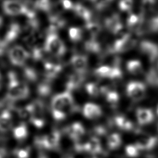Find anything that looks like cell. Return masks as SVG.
<instances>
[{
    "mask_svg": "<svg viewBox=\"0 0 158 158\" xmlns=\"http://www.w3.org/2000/svg\"><path fill=\"white\" fill-rule=\"evenodd\" d=\"M76 109L74 99L71 91L65 90L55 95L51 103V110L52 117L57 121L67 118Z\"/></svg>",
    "mask_w": 158,
    "mask_h": 158,
    "instance_id": "obj_1",
    "label": "cell"
},
{
    "mask_svg": "<svg viewBox=\"0 0 158 158\" xmlns=\"http://www.w3.org/2000/svg\"><path fill=\"white\" fill-rule=\"evenodd\" d=\"M8 85L6 98L11 101L26 99L30 94V88L28 85L20 81L17 75L9 72L7 75Z\"/></svg>",
    "mask_w": 158,
    "mask_h": 158,
    "instance_id": "obj_2",
    "label": "cell"
},
{
    "mask_svg": "<svg viewBox=\"0 0 158 158\" xmlns=\"http://www.w3.org/2000/svg\"><path fill=\"white\" fill-rule=\"evenodd\" d=\"M6 54L10 64L15 67H23L31 57L30 51L19 44H12Z\"/></svg>",
    "mask_w": 158,
    "mask_h": 158,
    "instance_id": "obj_3",
    "label": "cell"
},
{
    "mask_svg": "<svg viewBox=\"0 0 158 158\" xmlns=\"http://www.w3.org/2000/svg\"><path fill=\"white\" fill-rule=\"evenodd\" d=\"M44 49L54 56L60 57L66 51V46L56 32H48L44 43Z\"/></svg>",
    "mask_w": 158,
    "mask_h": 158,
    "instance_id": "obj_4",
    "label": "cell"
},
{
    "mask_svg": "<svg viewBox=\"0 0 158 158\" xmlns=\"http://www.w3.org/2000/svg\"><path fill=\"white\" fill-rule=\"evenodd\" d=\"M1 9L5 15L16 17L25 15L28 7L21 0H2L1 2Z\"/></svg>",
    "mask_w": 158,
    "mask_h": 158,
    "instance_id": "obj_5",
    "label": "cell"
},
{
    "mask_svg": "<svg viewBox=\"0 0 158 158\" xmlns=\"http://www.w3.org/2000/svg\"><path fill=\"white\" fill-rule=\"evenodd\" d=\"M61 133L59 131L52 130L47 135L36 138L35 143L36 146L46 149H55L60 144Z\"/></svg>",
    "mask_w": 158,
    "mask_h": 158,
    "instance_id": "obj_6",
    "label": "cell"
},
{
    "mask_svg": "<svg viewBox=\"0 0 158 158\" xmlns=\"http://www.w3.org/2000/svg\"><path fill=\"white\" fill-rule=\"evenodd\" d=\"M136 40L129 33H124L117 39L110 48L113 53H123L131 49L136 44Z\"/></svg>",
    "mask_w": 158,
    "mask_h": 158,
    "instance_id": "obj_7",
    "label": "cell"
},
{
    "mask_svg": "<svg viewBox=\"0 0 158 158\" xmlns=\"http://www.w3.org/2000/svg\"><path fill=\"white\" fill-rule=\"evenodd\" d=\"M146 88L145 85L139 81H131L126 86L128 97L134 102L140 101L145 97Z\"/></svg>",
    "mask_w": 158,
    "mask_h": 158,
    "instance_id": "obj_8",
    "label": "cell"
},
{
    "mask_svg": "<svg viewBox=\"0 0 158 158\" xmlns=\"http://www.w3.org/2000/svg\"><path fill=\"white\" fill-rule=\"evenodd\" d=\"M65 132L71 139L76 142L85 135L86 130L81 123L75 122L66 127Z\"/></svg>",
    "mask_w": 158,
    "mask_h": 158,
    "instance_id": "obj_9",
    "label": "cell"
},
{
    "mask_svg": "<svg viewBox=\"0 0 158 158\" xmlns=\"http://www.w3.org/2000/svg\"><path fill=\"white\" fill-rule=\"evenodd\" d=\"M139 49L151 61H154L158 58V46L153 42L147 40L142 41L139 43Z\"/></svg>",
    "mask_w": 158,
    "mask_h": 158,
    "instance_id": "obj_10",
    "label": "cell"
},
{
    "mask_svg": "<svg viewBox=\"0 0 158 158\" xmlns=\"http://www.w3.org/2000/svg\"><path fill=\"white\" fill-rule=\"evenodd\" d=\"M83 116L89 120H94L99 118L102 114L101 106L93 102H87L82 107Z\"/></svg>",
    "mask_w": 158,
    "mask_h": 158,
    "instance_id": "obj_11",
    "label": "cell"
},
{
    "mask_svg": "<svg viewBox=\"0 0 158 158\" xmlns=\"http://www.w3.org/2000/svg\"><path fill=\"white\" fill-rule=\"evenodd\" d=\"M106 28L112 33L120 34L123 29V23L118 15L113 14L107 17L105 20Z\"/></svg>",
    "mask_w": 158,
    "mask_h": 158,
    "instance_id": "obj_12",
    "label": "cell"
},
{
    "mask_svg": "<svg viewBox=\"0 0 158 158\" xmlns=\"http://www.w3.org/2000/svg\"><path fill=\"white\" fill-rule=\"evenodd\" d=\"M157 143L156 137L148 134L141 135L138 138L135 144L137 147L142 151H148L153 148Z\"/></svg>",
    "mask_w": 158,
    "mask_h": 158,
    "instance_id": "obj_13",
    "label": "cell"
},
{
    "mask_svg": "<svg viewBox=\"0 0 158 158\" xmlns=\"http://www.w3.org/2000/svg\"><path fill=\"white\" fill-rule=\"evenodd\" d=\"M71 65L75 72L85 73L88 67L87 57L82 54L73 55L70 60Z\"/></svg>",
    "mask_w": 158,
    "mask_h": 158,
    "instance_id": "obj_14",
    "label": "cell"
},
{
    "mask_svg": "<svg viewBox=\"0 0 158 158\" xmlns=\"http://www.w3.org/2000/svg\"><path fill=\"white\" fill-rule=\"evenodd\" d=\"M60 64L51 62H46L44 64V72L46 80L50 81L55 78L62 70Z\"/></svg>",
    "mask_w": 158,
    "mask_h": 158,
    "instance_id": "obj_15",
    "label": "cell"
},
{
    "mask_svg": "<svg viewBox=\"0 0 158 158\" xmlns=\"http://www.w3.org/2000/svg\"><path fill=\"white\" fill-rule=\"evenodd\" d=\"M21 33V27L17 23H12L6 30L3 40L9 45L14 42Z\"/></svg>",
    "mask_w": 158,
    "mask_h": 158,
    "instance_id": "obj_16",
    "label": "cell"
},
{
    "mask_svg": "<svg viewBox=\"0 0 158 158\" xmlns=\"http://www.w3.org/2000/svg\"><path fill=\"white\" fill-rule=\"evenodd\" d=\"M113 122L117 128L123 131H131L135 129V126L132 121L122 114L115 115L114 118Z\"/></svg>",
    "mask_w": 158,
    "mask_h": 158,
    "instance_id": "obj_17",
    "label": "cell"
},
{
    "mask_svg": "<svg viewBox=\"0 0 158 158\" xmlns=\"http://www.w3.org/2000/svg\"><path fill=\"white\" fill-rule=\"evenodd\" d=\"M136 117L139 125H145L153 120L154 114L150 109L140 107L136 110Z\"/></svg>",
    "mask_w": 158,
    "mask_h": 158,
    "instance_id": "obj_18",
    "label": "cell"
},
{
    "mask_svg": "<svg viewBox=\"0 0 158 158\" xmlns=\"http://www.w3.org/2000/svg\"><path fill=\"white\" fill-rule=\"evenodd\" d=\"M144 22V15H137L131 13L127 19V25L129 29L134 31H139Z\"/></svg>",
    "mask_w": 158,
    "mask_h": 158,
    "instance_id": "obj_19",
    "label": "cell"
},
{
    "mask_svg": "<svg viewBox=\"0 0 158 158\" xmlns=\"http://www.w3.org/2000/svg\"><path fill=\"white\" fill-rule=\"evenodd\" d=\"M101 94L104 96L106 101L111 106H115L120 100L118 93L109 86L101 87Z\"/></svg>",
    "mask_w": 158,
    "mask_h": 158,
    "instance_id": "obj_20",
    "label": "cell"
},
{
    "mask_svg": "<svg viewBox=\"0 0 158 158\" xmlns=\"http://www.w3.org/2000/svg\"><path fill=\"white\" fill-rule=\"evenodd\" d=\"M85 79V73L75 72V73L69 77L66 81V90L71 91L78 88Z\"/></svg>",
    "mask_w": 158,
    "mask_h": 158,
    "instance_id": "obj_21",
    "label": "cell"
},
{
    "mask_svg": "<svg viewBox=\"0 0 158 158\" xmlns=\"http://www.w3.org/2000/svg\"><path fill=\"white\" fill-rule=\"evenodd\" d=\"M12 127V119L8 110H4L0 115V131L6 132Z\"/></svg>",
    "mask_w": 158,
    "mask_h": 158,
    "instance_id": "obj_22",
    "label": "cell"
},
{
    "mask_svg": "<svg viewBox=\"0 0 158 158\" xmlns=\"http://www.w3.org/2000/svg\"><path fill=\"white\" fill-rule=\"evenodd\" d=\"M73 11H74L78 17L84 20L85 22L92 20V13L91 10L80 3H75Z\"/></svg>",
    "mask_w": 158,
    "mask_h": 158,
    "instance_id": "obj_23",
    "label": "cell"
},
{
    "mask_svg": "<svg viewBox=\"0 0 158 158\" xmlns=\"http://www.w3.org/2000/svg\"><path fill=\"white\" fill-rule=\"evenodd\" d=\"M122 143L121 135L118 133H112L110 134L106 139V145L110 150L117 149Z\"/></svg>",
    "mask_w": 158,
    "mask_h": 158,
    "instance_id": "obj_24",
    "label": "cell"
},
{
    "mask_svg": "<svg viewBox=\"0 0 158 158\" xmlns=\"http://www.w3.org/2000/svg\"><path fill=\"white\" fill-rule=\"evenodd\" d=\"M127 71L134 75H138L143 72V67L140 60L132 59L128 60L126 64Z\"/></svg>",
    "mask_w": 158,
    "mask_h": 158,
    "instance_id": "obj_25",
    "label": "cell"
},
{
    "mask_svg": "<svg viewBox=\"0 0 158 158\" xmlns=\"http://www.w3.org/2000/svg\"><path fill=\"white\" fill-rule=\"evenodd\" d=\"M65 20L57 15H52L49 18V26L48 32H56L62 28L65 25Z\"/></svg>",
    "mask_w": 158,
    "mask_h": 158,
    "instance_id": "obj_26",
    "label": "cell"
},
{
    "mask_svg": "<svg viewBox=\"0 0 158 158\" xmlns=\"http://www.w3.org/2000/svg\"><path fill=\"white\" fill-rule=\"evenodd\" d=\"M17 112H18L19 117L20 118L24 120L30 121L33 113V106L32 102L28 104L24 107L19 109Z\"/></svg>",
    "mask_w": 158,
    "mask_h": 158,
    "instance_id": "obj_27",
    "label": "cell"
},
{
    "mask_svg": "<svg viewBox=\"0 0 158 158\" xmlns=\"http://www.w3.org/2000/svg\"><path fill=\"white\" fill-rule=\"evenodd\" d=\"M68 34L70 40L72 42L77 43L81 40L83 35V32L80 28L72 27L69 29Z\"/></svg>",
    "mask_w": 158,
    "mask_h": 158,
    "instance_id": "obj_28",
    "label": "cell"
},
{
    "mask_svg": "<svg viewBox=\"0 0 158 158\" xmlns=\"http://www.w3.org/2000/svg\"><path fill=\"white\" fill-rule=\"evenodd\" d=\"M101 87L94 82H89L85 85V91L90 96L97 97L101 94Z\"/></svg>",
    "mask_w": 158,
    "mask_h": 158,
    "instance_id": "obj_29",
    "label": "cell"
},
{
    "mask_svg": "<svg viewBox=\"0 0 158 158\" xmlns=\"http://www.w3.org/2000/svg\"><path fill=\"white\" fill-rule=\"evenodd\" d=\"M85 49L91 53H99L101 51V45L95 39H90L85 44Z\"/></svg>",
    "mask_w": 158,
    "mask_h": 158,
    "instance_id": "obj_30",
    "label": "cell"
},
{
    "mask_svg": "<svg viewBox=\"0 0 158 158\" xmlns=\"http://www.w3.org/2000/svg\"><path fill=\"white\" fill-rule=\"evenodd\" d=\"M14 137L17 139H23L28 135V130L27 125L24 123H20L13 130Z\"/></svg>",
    "mask_w": 158,
    "mask_h": 158,
    "instance_id": "obj_31",
    "label": "cell"
},
{
    "mask_svg": "<svg viewBox=\"0 0 158 158\" xmlns=\"http://www.w3.org/2000/svg\"><path fill=\"white\" fill-rule=\"evenodd\" d=\"M51 3V0H36L34 6L37 9L44 12H49L52 7Z\"/></svg>",
    "mask_w": 158,
    "mask_h": 158,
    "instance_id": "obj_32",
    "label": "cell"
},
{
    "mask_svg": "<svg viewBox=\"0 0 158 158\" xmlns=\"http://www.w3.org/2000/svg\"><path fill=\"white\" fill-rule=\"evenodd\" d=\"M85 28L88 31V32L93 36H96L98 35L100 30L101 27L99 23L93 21V20L85 22Z\"/></svg>",
    "mask_w": 158,
    "mask_h": 158,
    "instance_id": "obj_33",
    "label": "cell"
},
{
    "mask_svg": "<svg viewBox=\"0 0 158 158\" xmlns=\"http://www.w3.org/2000/svg\"><path fill=\"white\" fill-rule=\"evenodd\" d=\"M141 151L137 147V146L134 144H131L127 145L125 148V153L127 156L131 158L136 157L139 156Z\"/></svg>",
    "mask_w": 158,
    "mask_h": 158,
    "instance_id": "obj_34",
    "label": "cell"
},
{
    "mask_svg": "<svg viewBox=\"0 0 158 158\" xmlns=\"http://www.w3.org/2000/svg\"><path fill=\"white\" fill-rule=\"evenodd\" d=\"M23 68V76L27 80L30 81H35L37 80L38 78L37 72L34 69L30 67H26V65L24 66Z\"/></svg>",
    "mask_w": 158,
    "mask_h": 158,
    "instance_id": "obj_35",
    "label": "cell"
},
{
    "mask_svg": "<svg viewBox=\"0 0 158 158\" xmlns=\"http://www.w3.org/2000/svg\"><path fill=\"white\" fill-rule=\"evenodd\" d=\"M156 0H142L141 12L142 14L152 12L154 9Z\"/></svg>",
    "mask_w": 158,
    "mask_h": 158,
    "instance_id": "obj_36",
    "label": "cell"
},
{
    "mask_svg": "<svg viewBox=\"0 0 158 158\" xmlns=\"http://www.w3.org/2000/svg\"><path fill=\"white\" fill-rule=\"evenodd\" d=\"M146 80L148 82V83L154 85H158V73L156 71V70L152 69L148 72L146 75Z\"/></svg>",
    "mask_w": 158,
    "mask_h": 158,
    "instance_id": "obj_37",
    "label": "cell"
},
{
    "mask_svg": "<svg viewBox=\"0 0 158 158\" xmlns=\"http://www.w3.org/2000/svg\"><path fill=\"white\" fill-rule=\"evenodd\" d=\"M49 80H46L42 83H40L38 86V93L41 96H47L51 91V87L49 83Z\"/></svg>",
    "mask_w": 158,
    "mask_h": 158,
    "instance_id": "obj_38",
    "label": "cell"
},
{
    "mask_svg": "<svg viewBox=\"0 0 158 158\" xmlns=\"http://www.w3.org/2000/svg\"><path fill=\"white\" fill-rule=\"evenodd\" d=\"M118 8L123 12H129L133 6V0H120L118 4Z\"/></svg>",
    "mask_w": 158,
    "mask_h": 158,
    "instance_id": "obj_39",
    "label": "cell"
},
{
    "mask_svg": "<svg viewBox=\"0 0 158 158\" xmlns=\"http://www.w3.org/2000/svg\"><path fill=\"white\" fill-rule=\"evenodd\" d=\"M15 154L17 158H28L30 156V149L26 147L18 149L15 151Z\"/></svg>",
    "mask_w": 158,
    "mask_h": 158,
    "instance_id": "obj_40",
    "label": "cell"
},
{
    "mask_svg": "<svg viewBox=\"0 0 158 158\" xmlns=\"http://www.w3.org/2000/svg\"><path fill=\"white\" fill-rule=\"evenodd\" d=\"M60 4L62 7L67 10H73L75 3L71 0H60Z\"/></svg>",
    "mask_w": 158,
    "mask_h": 158,
    "instance_id": "obj_41",
    "label": "cell"
},
{
    "mask_svg": "<svg viewBox=\"0 0 158 158\" xmlns=\"http://www.w3.org/2000/svg\"><path fill=\"white\" fill-rule=\"evenodd\" d=\"M149 28L152 31H158V14L155 15L149 22Z\"/></svg>",
    "mask_w": 158,
    "mask_h": 158,
    "instance_id": "obj_42",
    "label": "cell"
},
{
    "mask_svg": "<svg viewBox=\"0 0 158 158\" xmlns=\"http://www.w3.org/2000/svg\"><path fill=\"white\" fill-rule=\"evenodd\" d=\"M6 156V151L3 149L0 148V158H4Z\"/></svg>",
    "mask_w": 158,
    "mask_h": 158,
    "instance_id": "obj_43",
    "label": "cell"
},
{
    "mask_svg": "<svg viewBox=\"0 0 158 158\" xmlns=\"http://www.w3.org/2000/svg\"><path fill=\"white\" fill-rule=\"evenodd\" d=\"M3 23H4V19L1 14H0V28L2 27V26L3 25Z\"/></svg>",
    "mask_w": 158,
    "mask_h": 158,
    "instance_id": "obj_44",
    "label": "cell"
},
{
    "mask_svg": "<svg viewBox=\"0 0 158 158\" xmlns=\"http://www.w3.org/2000/svg\"><path fill=\"white\" fill-rule=\"evenodd\" d=\"M2 81H3V78H2V76L1 74V72H0V89L2 87Z\"/></svg>",
    "mask_w": 158,
    "mask_h": 158,
    "instance_id": "obj_45",
    "label": "cell"
},
{
    "mask_svg": "<svg viewBox=\"0 0 158 158\" xmlns=\"http://www.w3.org/2000/svg\"><path fill=\"white\" fill-rule=\"evenodd\" d=\"M39 158H47L44 155H40V156H39Z\"/></svg>",
    "mask_w": 158,
    "mask_h": 158,
    "instance_id": "obj_46",
    "label": "cell"
},
{
    "mask_svg": "<svg viewBox=\"0 0 158 158\" xmlns=\"http://www.w3.org/2000/svg\"><path fill=\"white\" fill-rule=\"evenodd\" d=\"M63 158H73V157H72L71 156H65V157H64Z\"/></svg>",
    "mask_w": 158,
    "mask_h": 158,
    "instance_id": "obj_47",
    "label": "cell"
},
{
    "mask_svg": "<svg viewBox=\"0 0 158 158\" xmlns=\"http://www.w3.org/2000/svg\"><path fill=\"white\" fill-rule=\"evenodd\" d=\"M106 3L107 2H110V1H112V0H104Z\"/></svg>",
    "mask_w": 158,
    "mask_h": 158,
    "instance_id": "obj_48",
    "label": "cell"
},
{
    "mask_svg": "<svg viewBox=\"0 0 158 158\" xmlns=\"http://www.w3.org/2000/svg\"><path fill=\"white\" fill-rule=\"evenodd\" d=\"M157 114H158V106H157Z\"/></svg>",
    "mask_w": 158,
    "mask_h": 158,
    "instance_id": "obj_49",
    "label": "cell"
},
{
    "mask_svg": "<svg viewBox=\"0 0 158 158\" xmlns=\"http://www.w3.org/2000/svg\"><path fill=\"white\" fill-rule=\"evenodd\" d=\"M89 158H96V157H89Z\"/></svg>",
    "mask_w": 158,
    "mask_h": 158,
    "instance_id": "obj_50",
    "label": "cell"
}]
</instances>
